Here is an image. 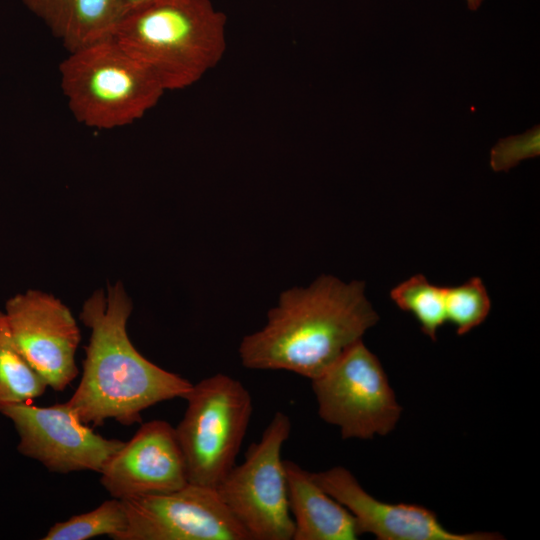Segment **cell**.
Here are the masks:
<instances>
[{
	"mask_svg": "<svg viewBox=\"0 0 540 540\" xmlns=\"http://www.w3.org/2000/svg\"><path fill=\"white\" fill-rule=\"evenodd\" d=\"M133 304L121 282L95 291L79 318L89 328L83 372L66 403L81 421L100 426L108 419L130 426L147 408L183 398L192 388L184 377L145 358L130 341L127 322Z\"/></svg>",
	"mask_w": 540,
	"mask_h": 540,
	"instance_id": "1",
	"label": "cell"
},
{
	"mask_svg": "<svg viewBox=\"0 0 540 540\" xmlns=\"http://www.w3.org/2000/svg\"><path fill=\"white\" fill-rule=\"evenodd\" d=\"M364 289L361 281L322 275L284 291L264 327L242 339V365L315 378L377 323Z\"/></svg>",
	"mask_w": 540,
	"mask_h": 540,
	"instance_id": "2",
	"label": "cell"
},
{
	"mask_svg": "<svg viewBox=\"0 0 540 540\" xmlns=\"http://www.w3.org/2000/svg\"><path fill=\"white\" fill-rule=\"evenodd\" d=\"M113 38L165 91L182 90L222 60L226 17L210 0H148L126 10Z\"/></svg>",
	"mask_w": 540,
	"mask_h": 540,
	"instance_id": "3",
	"label": "cell"
},
{
	"mask_svg": "<svg viewBox=\"0 0 540 540\" xmlns=\"http://www.w3.org/2000/svg\"><path fill=\"white\" fill-rule=\"evenodd\" d=\"M58 70L71 114L89 128L111 130L131 125L166 92L113 36L68 52Z\"/></svg>",
	"mask_w": 540,
	"mask_h": 540,
	"instance_id": "4",
	"label": "cell"
},
{
	"mask_svg": "<svg viewBox=\"0 0 540 540\" xmlns=\"http://www.w3.org/2000/svg\"><path fill=\"white\" fill-rule=\"evenodd\" d=\"M184 399L175 431L188 482L216 488L235 465L253 412L251 395L239 380L219 373L193 384Z\"/></svg>",
	"mask_w": 540,
	"mask_h": 540,
	"instance_id": "5",
	"label": "cell"
},
{
	"mask_svg": "<svg viewBox=\"0 0 540 540\" xmlns=\"http://www.w3.org/2000/svg\"><path fill=\"white\" fill-rule=\"evenodd\" d=\"M291 421L277 411L244 461L234 465L215 488L250 540H292L287 480L281 450Z\"/></svg>",
	"mask_w": 540,
	"mask_h": 540,
	"instance_id": "6",
	"label": "cell"
},
{
	"mask_svg": "<svg viewBox=\"0 0 540 540\" xmlns=\"http://www.w3.org/2000/svg\"><path fill=\"white\" fill-rule=\"evenodd\" d=\"M318 414L343 439L384 436L397 425L401 407L379 359L362 340L311 379Z\"/></svg>",
	"mask_w": 540,
	"mask_h": 540,
	"instance_id": "7",
	"label": "cell"
},
{
	"mask_svg": "<svg viewBox=\"0 0 540 540\" xmlns=\"http://www.w3.org/2000/svg\"><path fill=\"white\" fill-rule=\"evenodd\" d=\"M122 501L127 526L116 540H250L215 488L188 483Z\"/></svg>",
	"mask_w": 540,
	"mask_h": 540,
	"instance_id": "8",
	"label": "cell"
},
{
	"mask_svg": "<svg viewBox=\"0 0 540 540\" xmlns=\"http://www.w3.org/2000/svg\"><path fill=\"white\" fill-rule=\"evenodd\" d=\"M0 413L17 431L18 452L51 472L99 473L124 444L96 433L66 402L46 407L24 402L10 405Z\"/></svg>",
	"mask_w": 540,
	"mask_h": 540,
	"instance_id": "9",
	"label": "cell"
},
{
	"mask_svg": "<svg viewBox=\"0 0 540 540\" xmlns=\"http://www.w3.org/2000/svg\"><path fill=\"white\" fill-rule=\"evenodd\" d=\"M4 313L29 365L47 387L64 391L79 373L75 357L81 333L70 309L55 296L30 289L8 299Z\"/></svg>",
	"mask_w": 540,
	"mask_h": 540,
	"instance_id": "10",
	"label": "cell"
},
{
	"mask_svg": "<svg viewBox=\"0 0 540 540\" xmlns=\"http://www.w3.org/2000/svg\"><path fill=\"white\" fill-rule=\"evenodd\" d=\"M99 473L105 490L121 500L171 492L189 483L175 427L164 420L143 423Z\"/></svg>",
	"mask_w": 540,
	"mask_h": 540,
	"instance_id": "11",
	"label": "cell"
},
{
	"mask_svg": "<svg viewBox=\"0 0 540 540\" xmlns=\"http://www.w3.org/2000/svg\"><path fill=\"white\" fill-rule=\"evenodd\" d=\"M315 481L349 510L359 534L379 540H495L490 532L455 533L444 527L437 515L420 505L380 501L367 493L355 476L342 466L312 472Z\"/></svg>",
	"mask_w": 540,
	"mask_h": 540,
	"instance_id": "12",
	"label": "cell"
},
{
	"mask_svg": "<svg viewBox=\"0 0 540 540\" xmlns=\"http://www.w3.org/2000/svg\"><path fill=\"white\" fill-rule=\"evenodd\" d=\"M292 540H355L360 534L354 517L330 496L309 472L284 460Z\"/></svg>",
	"mask_w": 540,
	"mask_h": 540,
	"instance_id": "13",
	"label": "cell"
},
{
	"mask_svg": "<svg viewBox=\"0 0 540 540\" xmlns=\"http://www.w3.org/2000/svg\"><path fill=\"white\" fill-rule=\"evenodd\" d=\"M68 52L112 37L125 0H22Z\"/></svg>",
	"mask_w": 540,
	"mask_h": 540,
	"instance_id": "14",
	"label": "cell"
},
{
	"mask_svg": "<svg viewBox=\"0 0 540 540\" xmlns=\"http://www.w3.org/2000/svg\"><path fill=\"white\" fill-rule=\"evenodd\" d=\"M46 389V383L19 351L5 313L0 311V412L38 398Z\"/></svg>",
	"mask_w": 540,
	"mask_h": 540,
	"instance_id": "15",
	"label": "cell"
},
{
	"mask_svg": "<svg viewBox=\"0 0 540 540\" xmlns=\"http://www.w3.org/2000/svg\"><path fill=\"white\" fill-rule=\"evenodd\" d=\"M390 296L400 309L415 317L425 335L436 340L438 329L447 322L445 287L415 275L394 287Z\"/></svg>",
	"mask_w": 540,
	"mask_h": 540,
	"instance_id": "16",
	"label": "cell"
},
{
	"mask_svg": "<svg viewBox=\"0 0 540 540\" xmlns=\"http://www.w3.org/2000/svg\"><path fill=\"white\" fill-rule=\"evenodd\" d=\"M127 526V514L121 499L113 498L95 509L55 523L43 540H87L107 535L116 540Z\"/></svg>",
	"mask_w": 540,
	"mask_h": 540,
	"instance_id": "17",
	"label": "cell"
},
{
	"mask_svg": "<svg viewBox=\"0 0 540 540\" xmlns=\"http://www.w3.org/2000/svg\"><path fill=\"white\" fill-rule=\"evenodd\" d=\"M447 321L458 335H465L479 326L488 316L491 300L479 277L470 278L456 287H445Z\"/></svg>",
	"mask_w": 540,
	"mask_h": 540,
	"instance_id": "18",
	"label": "cell"
},
{
	"mask_svg": "<svg viewBox=\"0 0 540 540\" xmlns=\"http://www.w3.org/2000/svg\"><path fill=\"white\" fill-rule=\"evenodd\" d=\"M539 155V126L518 136L499 141L491 151L494 171H507L520 161Z\"/></svg>",
	"mask_w": 540,
	"mask_h": 540,
	"instance_id": "19",
	"label": "cell"
},
{
	"mask_svg": "<svg viewBox=\"0 0 540 540\" xmlns=\"http://www.w3.org/2000/svg\"><path fill=\"white\" fill-rule=\"evenodd\" d=\"M482 2L483 0H466L468 8L472 11L477 10L481 6Z\"/></svg>",
	"mask_w": 540,
	"mask_h": 540,
	"instance_id": "20",
	"label": "cell"
},
{
	"mask_svg": "<svg viewBox=\"0 0 540 540\" xmlns=\"http://www.w3.org/2000/svg\"><path fill=\"white\" fill-rule=\"evenodd\" d=\"M126 1V10L131 8V7H134L138 4H141L145 1H148V0H125Z\"/></svg>",
	"mask_w": 540,
	"mask_h": 540,
	"instance_id": "21",
	"label": "cell"
}]
</instances>
